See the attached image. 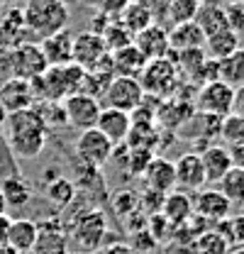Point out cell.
I'll list each match as a JSON object with an SVG mask.
<instances>
[{
  "label": "cell",
  "mask_w": 244,
  "mask_h": 254,
  "mask_svg": "<svg viewBox=\"0 0 244 254\" xmlns=\"http://www.w3.org/2000/svg\"><path fill=\"white\" fill-rule=\"evenodd\" d=\"M25 42H32V34L25 25L22 10H7L0 20V47H5L10 52Z\"/></svg>",
  "instance_id": "ac0fdd59"
},
{
  "label": "cell",
  "mask_w": 244,
  "mask_h": 254,
  "mask_svg": "<svg viewBox=\"0 0 244 254\" xmlns=\"http://www.w3.org/2000/svg\"><path fill=\"white\" fill-rule=\"evenodd\" d=\"M139 5H144L147 10H149V15L154 17V22L159 25L161 20H166V15H169V5H171V0H137Z\"/></svg>",
  "instance_id": "7bdbcfd3"
},
{
  "label": "cell",
  "mask_w": 244,
  "mask_h": 254,
  "mask_svg": "<svg viewBox=\"0 0 244 254\" xmlns=\"http://www.w3.org/2000/svg\"><path fill=\"white\" fill-rule=\"evenodd\" d=\"M103 57H108V49H105V42H103L100 34L88 30L73 37V54H71V59H73L76 66H81L83 71H88Z\"/></svg>",
  "instance_id": "8fae6325"
},
{
  "label": "cell",
  "mask_w": 244,
  "mask_h": 254,
  "mask_svg": "<svg viewBox=\"0 0 244 254\" xmlns=\"http://www.w3.org/2000/svg\"><path fill=\"white\" fill-rule=\"evenodd\" d=\"M203 49H205L208 59L220 62V59H225V57H230L232 52L240 49V34H235L232 30H222L217 34H210V37H205Z\"/></svg>",
  "instance_id": "83f0119b"
},
{
  "label": "cell",
  "mask_w": 244,
  "mask_h": 254,
  "mask_svg": "<svg viewBox=\"0 0 244 254\" xmlns=\"http://www.w3.org/2000/svg\"><path fill=\"white\" fill-rule=\"evenodd\" d=\"M105 235H108V218H105L103 210H88V213H83L76 220L73 232H71L73 242L78 245V252H91V254H95L100 250Z\"/></svg>",
  "instance_id": "8992f818"
},
{
  "label": "cell",
  "mask_w": 244,
  "mask_h": 254,
  "mask_svg": "<svg viewBox=\"0 0 244 254\" xmlns=\"http://www.w3.org/2000/svg\"><path fill=\"white\" fill-rule=\"evenodd\" d=\"M159 213L171 222L174 227H181L193 215V198L179 189L171 190V193L164 195V203H161V210Z\"/></svg>",
  "instance_id": "7402d4cb"
},
{
  "label": "cell",
  "mask_w": 244,
  "mask_h": 254,
  "mask_svg": "<svg viewBox=\"0 0 244 254\" xmlns=\"http://www.w3.org/2000/svg\"><path fill=\"white\" fill-rule=\"evenodd\" d=\"M142 179L147 184V190L166 195V193L176 190V164L166 157H154L147 171L142 174Z\"/></svg>",
  "instance_id": "4fadbf2b"
},
{
  "label": "cell",
  "mask_w": 244,
  "mask_h": 254,
  "mask_svg": "<svg viewBox=\"0 0 244 254\" xmlns=\"http://www.w3.org/2000/svg\"><path fill=\"white\" fill-rule=\"evenodd\" d=\"M39 232V222L30 220V218H17L10 222V232H7V245L20 254H30L32 245L37 240Z\"/></svg>",
  "instance_id": "cb8c5ba5"
},
{
  "label": "cell",
  "mask_w": 244,
  "mask_h": 254,
  "mask_svg": "<svg viewBox=\"0 0 244 254\" xmlns=\"http://www.w3.org/2000/svg\"><path fill=\"white\" fill-rule=\"evenodd\" d=\"M110 59H113V71H115V76H127V78H139V73H142L144 66H147V57H144L134 44L113 52Z\"/></svg>",
  "instance_id": "603a6c76"
},
{
  "label": "cell",
  "mask_w": 244,
  "mask_h": 254,
  "mask_svg": "<svg viewBox=\"0 0 244 254\" xmlns=\"http://www.w3.org/2000/svg\"><path fill=\"white\" fill-rule=\"evenodd\" d=\"M169 59L176 64L179 73L188 76V78H198V76H200V71H203V66H205V62H208V54H205V49H203V47H198V49L169 52Z\"/></svg>",
  "instance_id": "4316f807"
},
{
  "label": "cell",
  "mask_w": 244,
  "mask_h": 254,
  "mask_svg": "<svg viewBox=\"0 0 244 254\" xmlns=\"http://www.w3.org/2000/svg\"><path fill=\"white\" fill-rule=\"evenodd\" d=\"M179 78H181V73H179L176 64L171 62L169 57H164V59H152V62H147L144 71L139 73L137 81H139L144 95L166 98V95H171L176 91Z\"/></svg>",
  "instance_id": "3957f363"
},
{
  "label": "cell",
  "mask_w": 244,
  "mask_h": 254,
  "mask_svg": "<svg viewBox=\"0 0 244 254\" xmlns=\"http://www.w3.org/2000/svg\"><path fill=\"white\" fill-rule=\"evenodd\" d=\"M193 22L200 27V32H203L205 37L217 34V32H222V30H230L227 10H225V5H220L217 0H203Z\"/></svg>",
  "instance_id": "44dd1931"
},
{
  "label": "cell",
  "mask_w": 244,
  "mask_h": 254,
  "mask_svg": "<svg viewBox=\"0 0 244 254\" xmlns=\"http://www.w3.org/2000/svg\"><path fill=\"white\" fill-rule=\"evenodd\" d=\"M34 105V93H32V83L22 78H7L0 86V108L5 113H17Z\"/></svg>",
  "instance_id": "2e32d148"
},
{
  "label": "cell",
  "mask_w": 244,
  "mask_h": 254,
  "mask_svg": "<svg viewBox=\"0 0 244 254\" xmlns=\"http://www.w3.org/2000/svg\"><path fill=\"white\" fill-rule=\"evenodd\" d=\"M0 254H20L17 250H12L10 245H0Z\"/></svg>",
  "instance_id": "681fc988"
},
{
  "label": "cell",
  "mask_w": 244,
  "mask_h": 254,
  "mask_svg": "<svg viewBox=\"0 0 244 254\" xmlns=\"http://www.w3.org/2000/svg\"><path fill=\"white\" fill-rule=\"evenodd\" d=\"M217 190L232 203V205H244V169L242 166H232L220 181Z\"/></svg>",
  "instance_id": "f546056e"
},
{
  "label": "cell",
  "mask_w": 244,
  "mask_h": 254,
  "mask_svg": "<svg viewBox=\"0 0 244 254\" xmlns=\"http://www.w3.org/2000/svg\"><path fill=\"white\" fill-rule=\"evenodd\" d=\"M15 0H0V5H12Z\"/></svg>",
  "instance_id": "11a10c76"
},
{
  "label": "cell",
  "mask_w": 244,
  "mask_h": 254,
  "mask_svg": "<svg viewBox=\"0 0 244 254\" xmlns=\"http://www.w3.org/2000/svg\"><path fill=\"white\" fill-rule=\"evenodd\" d=\"M95 129H100V132L118 147V144H124V139H127V134H129V129H132V118H129V113H124V110L103 108L100 115H98Z\"/></svg>",
  "instance_id": "9a60e30c"
},
{
  "label": "cell",
  "mask_w": 244,
  "mask_h": 254,
  "mask_svg": "<svg viewBox=\"0 0 244 254\" xmlns=\"http://www.w3.org/2000/svg\"><path fill=\"white\" fill-rule=\"evenodd\" d=\"M113 152H115V144L100 132V129H83L78 137H76V154H78V161L91 166V169H100L105 166L110 159H113Z\"/></svg>",
  "instance_id": "5b68a950"
},
{
  "label": "cell",
  "mask_w": 244,
  "mask_h": 254,
  "mask_svg": "<svg viewBox=\"0 0 244 254\" xmlns=\"http://www.w3.org/2000/svg\"><path fill=\"white\" fill-rule=\"evenodd\" d=\"M144 91L139 86L137 78H127V76H115L105 93H103V103L105 108H115V110H124V113H134L142 103H144Z\"/></svg>",
  "instance_id": "52a82bcc"
},
{
  "label": "cell",
  "mask_w": 244,
  "mask_h": 254,
  "mask_svg": "<svg viewBox=\"0 0 244 254\" xmlns=\"http://www.w3.org/2000/svg\"><path fill=\"white\" fill-rule=\"evenodd\" d=\"M232 113L244 118V86L235 88V98H232Z\"/></svg>",
  "instance_id": "bcb514c9"
},
{
  "label": "cell",
  "mask_w": 244,
  "mask_h": 254,
  "mask_svg": "<svg viewBox=\"0 0 244 254\" xmlns=\"http://www.w3.org/2000/svg\"><path fill=\"white\" fill-rule=\"evenodd\" d=\"M37 113L42 115V120H44V125L47 129L49 127H63L68 125L66 123V110H63V100H42V105L37 108Z\"/></svg>",
  "instance_id": "8d00e7d4"
},
{
  "label": "cell",
  "mask_w": 244,
  "mask_h": 254,
  "mask_svg": "<svg viewBox=\"0 0 244 254\" xmlns=\"http://www.w3.org/2000/svg\"><path fill=\"white\" fill-rule=\"evenodd\" d=\"M230 254H244V247H235V250H230Z\"/></svg>",
  "instance_id": "f5cc1de1"
},
{
  "label": "cell",
  "mask_w": 244,
  "mask_h": 254,
  "mask_svg": "<svg viewBox=\"0 0 244 254\" xmlns=\"http://www.w3.org/2000/svg\"><path fill=\"white\" fill-rule=\"evenodd\" d=\"M154 247H156V242L147 230H139V232L132 235V250L137 254H144L147 250H154Z\"/></svg>",
  "instance_id": "f6af8a7d"
},
{
  "label": "cell",
  "mask_w": 244,
  "mask_h": 254,
  "mask_svg": "<svg viewBox=\"0 0 244 254\" xmlns=\"http://www.w3.org/2000/svg\"><path fill=\"white\" fill-rule=\"evenodd\" d=\"M110 200H113V208H115V213H118L120 218L132 215V213L139 208V195L132 193V190H118V193H113Z\"/></svg>",
  "instance_id": "f35d334b"
},
{
  "label": "cell",
  "mask_w": 244,
  "mask_h": 254,
  "mask_svg": "<svg viewBox=\"0 0 244 254\" xmlns=\"http://www.w3.org/2000/svg\"><path fill=\"white\" fill-rule=\"evenodd\" d=\"M174 164H176V189L179 190H183V193L195 190V193H198V190L208 184L198 152H185V154H181Z\"/></svg>",
  "instance_id": "7c38bea8"
},
{
  "label": "cell",
  "mask_w": 244,
  "mask_h": 254,
  "mask_svg": "<svg viewBox=\"0 0 244 254\" xmlns=\"http://www.w3.org/2000/svg\"><path fill=\"white\" fill-rule=\"evenodd\" d=\"M47 198L57 205V208H66V205H71L73 203V198H76V186H73V181H68L66 176H52V181L47 184Z\"/></svg>",
  "instance_id": "d6a6232c"
},
{
  "label": "cell",
  "mask_w": 244,
  "mask_h": 254,
  "mask_svg": "<svg viewBox=\"0 0 244 254\" xmlns=\"http://www.w3.org/2000/svg\"><path fill=\"white\" fill-rule=\"evenodd\" d=\"M232 98H235V88H230L222 81L203 83V88L198 91V110L203 115L227 118L232 113Z\"/></svg>",
  "instance_id": "9c48e42d"
},
{
  "label": "cell",
  "mask_w": 244,
  "mask_h": 254,
  "mask_svg": "<svg viewBox=\"0 0 244 254\" xmlns=\"http://www.w3.org/2000/svg\"><path fill=\"white\" fill-rule=\"evenodd\" d=\"M68 254H71V252H68ZM73 254H91V252H73Z\"/></svg>",
  "instance_id": "6f0895ef"
},
{
  "label": "cell",
  "mask_w": 244,
  "mask_h": 254,
  "mask_svg": "<svg viewBox=\"0 0 244 254\" xmlns=\"http://www.w3.org/2000/svg\"><path fill=\"white\" fill-rule=\"evenodd\" d=\"M63 110H66V123L73 129H91L98 123V115L103 110L100 100L88 93H73L63 98Z\"/></svg>",
  "instance_id": "ba28073f"
},
{
  "label": "cell",
  "mask_w": 244,
  "mask_h": 254,
  "mask_svg": "<svg viewBox=\"0 0 244 254\" xmlns=\"http://www.w3.org/2000/svg\"><path fill=\"white\" fill-rule=\"evenodd\" d=\"M217 2H220V5H225V7H227V5H235V2H242V0H217Z\"/></svg>",
  "instance_id": "816d5d0a"
},
{
  "label": "cell",
  "mask_w": 244,
  "mask_h": 254,
  "mask_svg": "<svg viewBox=\"0 0 244 254\" xmlns=\"http://www.w3.org/2000/svg\"><path fill=\"white\" fill-rule=\"evenodd\" d=\"M147 232L154 237V242H164L171 235H176V227L166 220L161 213H154V215H147Z\"/></svg>",
  "instance_id": "74e56055"
},
{
  "label": "cell",
  "mask_w": 244,
  "mask_h": 254,
  "mask_svg": "<svg viewBox=\"0 0 244 254\" xmlns=\"http://www.w3.org/2000/svg\"><path fill=\"white\" fill-rule=\"evenodd\" d=\"M39 49L44 54V59L49 66H66L73 64L71 54H73V34L68 30H61L47 39L39 42Z\"/></svg>",
  "instance_id": "d6986e66"
},
{
  "label": "cell",
  "mask_w": 244,
  "mask_h": 254,
  "mask_svg": "<svg viewBox=\"0 0 244 254\" xmlns=\"http://www.w3.org/2000/svg\"><path fill=\"white\" fill-rule=\"evenodd\" d=\"M7 57H10V62H7L10 64V78L34 81L37 76H42L49 68V64H47L37 42H25V44L10 49Z\"/></svg>",
  "instance_id": "277c9868"
},
{
  "label": "cell",
  "mask_w": 244,
  "mask_h": 254,
  "mask_svg": "<svg viewBox=\"0 0 244 254\" xmlns=\"http://www.w3.org/2000/svg\"><path fill=\"white\" fill-rule=\"evenodd\" d=\"M193 213L215 225L232 215V203L217 189H200L193 198Z\"/></svg>",
  "instance_id": "30bf717a"
},
{
  "label": "cell",
  "mask_w": 244,
  "mask_h": 254,
  "mask_svg": "<svg viewBox=\"0 0 244 254\" xmlns=\"http://www.w3.org/2000/svg\"><path fill=\"white\" fill-rule=\"evenodd\" d=\"M118 22H120L127 32L139 34L142 30H147L149 25H154V17L149 15V10H147L144 5H139L137 0H132V2L127 5V10L118 17Z\"/></svg>",
  "instance_id": "1f68e13d"
},
{
  "label": "cell",
  "mask_w": 244,
  "mask_h": 254,
  "mask_svg": "<svg viewBox=\"0 0 244 254\" xmlns=\"http://www.w3.org/2000/svg\"><path fill=\"white\" fill-rule=\"evenodd\" d=\"M132 0H100V5H98V12H103L105 17H110V20H118L122 12L127 10V5H129Z\"/></svg>",
  "instance_id": "b9f144b4"
},
{
  "label": "cell",
  "mask_w": 244,
  "mask_h": 254,
  "mask_svg": "<svg viewBox=\"0 0 244 254\" xmlns=\"http://www.w3.org/2000/svg\"><path fill=\"white\" fill-rule=\"evenodd\" d=\"M132 44L147 57V62L164 59L171 52V47H169V32L164 30L161 25H156V22L149 25L147 30H142L139 34H134V42Z\"/></svg>",
  "instance_id": "e0dca14e"
},
{
  "label": "cell",
  "mask_w": 244,
  "mask_h": 254,
  "mask_svg": "<svg viewBox=\"0 0 244 254\" xmlns=\"http://www.w3.org/2000/svg\"><path fill=\"white\" fill-rule=\"evenodd\" d=\"M129 149V147H127ZM156 157L152 149H129V159H127V166H129V171L132 174H137V176H142L144 171H147V166H149V161Z\"/></svg>",
  "instance_id": "ab89813d"
},
{
  "label": "cell",
  "mask_w": 244,
  "mask_h": 254,
  "mask_svg": "<svg viewBox=\"0 0 244 254\" xmlns=\"http://www.w3.org/2000/svg\"><path fill=\"white\" fill-rule=\"evenodd\" d=\"M198 7H200V0H171L166 20L171 22V27L183 25V22H193L198 15Z\"/></svg>",
  "instance_id": "e575fe53"
},
{
  "label": "cell",
  "mask_w": 244,
  "mask_h": 254,
  "mask_svg": "<svg viewBox=\"0 0 244 254\" xmlns=\"http://www.w3.org/2000/svg\"><path fill=\"white\" fill-rule=\"evenodd\" d=\"M61 2H63V5H68V2H73V0H61Z\"/></svg>",
  "instance_id": "9f6ffc18"
},
{
  "label": "cell",
  "mask_w": 244,
  "mask_h": 254,
  "mask_svg": "<svg viewBox=\"0 0 244 254\" xmlns=\"http://www.w3.org/2000/svg\"><path fill=\"white\" fill-rule=\"evenodd\" d=\"M200 2H203V0H200Z\"/></svg>",
  "instance_id": "680465c9"
},
{
  "label": "cell",
  "mask_w": 244,
  "mask_h": 254,
  "mask_svg": "<svg viewBox=\"0 0 244 254\" xmlns=\"http://www.w3.org/2000/svg\"><path fill=\"white\" fill-rule=\"evenodd\" d=\"M200 164H203V171H205V181L208 184H217L232 166V152L227 147H220V144H210L200 152Z\"/></svg>",
  "instance_id": "ffe728a7"
},
{
  "label": "cell",
  "mask_w": 244,
  "mask_h": 254,
  "mask_svg": "<svg viewBox=\"0 0 244 254\" xmlns=\"http://www.w3.org/2000/svg\"><path fill=\"white\" fill-rule=\"evenodd\" d=\"M0 190H2V195H5L7 208H25L32 200V186L22 176H7V179L0 184Z\"/></svg>",
  "instance_id": "f1b7e54d"
},
{
  "label": "cell",
  "mask_w": 244,
  "mask_h": 254,
  "mask_svg": "<svg viewBox=\"0 0 244 254\" xmlns=\"http://www.w3.org/2000/svg\"><path fill=\"white\" fill-rule=\"evenodd\" d=\"M169 47L171 52H183V49H198L205 47V34L195 22H183V25H174L169 32Z\"/></svg>",
  "instance_id": "d4e9b609"
},
{
  "label": "cell",
  "mask_w": 244,
  "mask_h": 254,
  "mask_svg": "<svg viewBox=\"0 0 244 254\" xmlns=\"http://www.w3.org/2000/svg\"><path fill=\"white\" fill-rule=\"evenodd\" d=\"M30 254H68V235L61 230L59 220H49L39 225L37 240Z\"/></svg>",
  "instance_id": "5bb4252c"
},
{
  "label": "cell",
  "mask_w": 244,
  "mask_h": 254,
  "mask_svg": "<svg viewBox=\"0 0 244 254\" xmlns=\"http://www.w3.org/2000/svg\"><path fill=\"white\" fill-rule=\"evenodd\" d=\"M5 213H7V203H5V195L0 190V215H5Z\"/></svg>",
  "instance_id": "f907efd6"
},
{
  "label": "cell",
  "mask_w": 244,
  "mask_h": 254,
  "mask_svg": "<svg viewBox=\"0 0 244 254\" xmlns=\"http://www.w3.org/2000/svg\"><path fill=\"white\" fill-rule=\"evenodd\" d=\"M220 137L230 147L244 144V118L235 115V113H230L227 118H222V123H220Z\"/></svg>",
  "instance_id": "d590c367"
},
{
  "label": "cell",
  "mask_w": 244,
  "mask_h": 254,
  "mask_svg": "<svg viewBox=\"0 0 244 254\" xmlns=\"http://www.w3.org/2000/svg\"><path fill=\"white\" fill-rule=\"evenodd\" d=\"M83 2H88V5H100V0H83Z\"/></svg>",
  "instance_id": "db71d44e"
},
{
  "label": "cell",
  "mask_w": 244,
  "mask_h": 254,
  "mask_svg": "<svg viewBox=\"0 0 244 254\" xmlns=\"http://www.w3.org/2000/svg\"><path fill=\"white\" fill-rule=\"evenodd\" d=\"M232 245L215 230H205L203 235H198L193 242H190V254H230Z\"/></svg>",
  "instance_id": "4dcf8cb0"
},
{
  "label": "cell",
  "mask_w": 244,
  "mask_h": 254,
  "mask_svg": "<svg viewBox=\"0 0 244 254\" xmlns=\"http://www.w3.org/2000/svg\"><path fill=\"white\" fill-rule=\"evenodd\" d=\"M100 37H103V42H105L108 54H113V52H118V49H124V47H129V44L134 42V34L124 30L118 20H113Z\"/></svg>",
  "instance_id": "836d02e7"
},
{
  "label": "cell",
  "mask_w": 244,
  "mask_h": 254,
  "mask_svg": "<svg viewBox=\"0 0 244 254\" xmlns=\"http://www.w3.org/2000/svg\"><path fill=\"white\" fill-rule=\"evenodd\" d=\"M217 81L227 83L230 88H240L244 86V49L240 47L237 52H232L230 57L217 62Z\"/></svg>",
  "instance_id": "484cf974"
},
{
  "label": "cell",
  "mask_w": 244,
  "mask_h": 254,
  "mask_svg": "<svg viewBox=\"0 0 244 254\" xmlns=\"http://www.w3.org/2000/svg\"><path fill=\"white\" fill-rule=\"evenodd\" d=\"M10 222L12 218L5 213V215H0V245H7V232H10Z\"/></svg>",
  "instance_id": "c3c4849f"
},
{
  "label": "cell",
  "mask_w": 244,
  "mask_h": 254,
  "mask_svg": "<svg viewBox=\"0 0 244 254\" xmlns=\"http://www.w3.org/2000/svg\"><path fill=\"white\" fill-rule=\"evenodd\" d=\"M161 203H164V195L161 193H154V190H147L144 198H139V208L147 213V215H154L161 210Z\"/></svg>",
  "instance_id": "ee69618b"
},
{
  "label": "cell",
  "mask_w": 244,
  "mask_h": 254,
  "mask_svg": "<svg viewBox=\"0 0 244 254\" xmlns=\"http://www.w3.org/2000/svg\"><path fill=\"white\" fill-rule=\"evenodd\" d=\"M7 125V142L10 149L22 159L39 157L47 147V125L42 120V115L37 113V108H25L17 113H7L5 118Z\"/></svg>",
  "instance_id": "6da1fadb"
},
{
  "label": "cell",
  "mask_w": 244,
  "mask_h": 254,
  "mask_svg": "<svg viewBox=\"0 0 244 254\" xmlns=\"http://www.w3.org/2000/svg\"><path fill=\"white\" fill-rule=\"evenodd\" d=\"M25 25L30 30L32 39H47L57 32L66 30L68 22V5L61 0H27L22 7Z\"/></svg>",
  "instance_id": "7a4b0ae2"
},
{
  "label": "cell",
  "mask_w": 244,
  "mask_h": 254,
  "mask_svg": "<svg viewBox=\"0 0 244 254\" xmlns=\"http://www.w3.org/2000/svg\"><path fill=\"white\" fill-rule=\"evenodd\" d=\"M95 254H137L129 245H122V242H118V245H110V247H103V250H98Z\"/></svg>",
  "instance_id": "7dc6e473"
},
{
  "label": "cell",
  "mask_w": 244,
  "mask_h": 254,
  "mask_svg": "<svg viewBox=\"0 0 244 254\" xmlns=\"http://www.w3.org/2000/svg\"><path fill=\"white\" fill-rule=\"evenodd\" d=\"M227 22H230V30L235 34H244V0L242 2H235V5H227Z\"/></svg>",
  "instance_id": "60d3db41"
}]
</instances>
